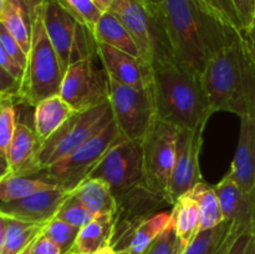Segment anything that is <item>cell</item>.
<instances>
[{"label": "cell", "instance_id": "44dd1931", "mask_svg": "<svg viewBox=\"0 0 255 254\" xmlns=\"http://www.w3.org/2000/svg\"><path fill=\"white\" fill-rule=\"evenodd\" d=\"M92 34L97 44L109 45L127 54L143 59L141 49L132 35L112 12L105 11L102 14L92 29Z\"/></svg>", "mask_w": 255, "mask_h": 254}, {"label": "cell", "instance_id": "e575fe53", "mask_svg": "<svg viewBox=\"0 0 255 254\" xmlns=\"http://www.w3.org/2000/svg\"><path fill=\"white\" fill-rule=\"evenodd\" d=\"M61 1L82 24L89 26L91 31L104 14V11L97 6L94 0H61Z\"/></svg>", "mask_w": 255, "mask_h": 254}, {"label": "cell", "instance_id": "5b68a950", "mask_svg": "<svg viewBox=\"0 0 255 254\" xmlns=\"http://www.w3.org/2000/svg\"><path fill=\"white\" fill-rule=\"evenodd\" d=\"M42 20L64 74L75 62L97 57V42L91 29L82 24L61 0H45Z\"/></svg>", "mask_w": 255, "mask_h": 254}, {"label": "cell", "instance_id": "db71d44e", "mask_svg": "<svg viewBox=\"0 0 255 254\" xmlns=\"http://www.w3.org/2000/svg\"><path fill=\"white\" fill-rule=\"evenodd\" d=\"M65 254H74V253H71V252H69V253H65Z\"/></svg>", "mask_w": 255, "mask_h": 254}, {"label": "cell", "instance_id": "7a4b0ae2", "mask_svg": "<svg viewBox=\"0 0 255 254\" xmlns=\"http://www.w3.org/2000/svg\"><path fill=\"white\" fill-rule=\"evenodd\" d=\"M199 77L213 114L255 115V66L243 32L211 57Z\"/></svg>", "mask_w": 255, "mask_h": 254}, {"label": "cell", "instance_id": "8992f818", "mask_svg": "<svg viewBox=\"0 0 255 254\" xmlns=\"http://www.w3.org/2000/svg\"><path fill=\"white\" fill-rule=\"evenodd\" d=\"M125 139L116 122L112 121L61 161L36 174L49 183L74 192L101 163L107 152Z\"/></svg>", "mask_w": 255, "mask_h": 254}, {"label": "cell", "instance_id": "9a60e30c", "mask_svg": "<svg viewBox=\"0 0 255 254\" xmlns=\"http://www.w3.org/2000/svg\"><path fill=\"white\" fill-rule=\"evenodd\" d=\"M70 194L71 192L66 189L57 186L51 187L17 201L7 203L0 202V214L27 223L46 224L55 218L61 204Z\"/></svg>", "mask_w": 255, "mask_h": 254}, {"label": "cell", "instance_id": "ee69618b", "mask_svg": "<svg viewBox=\"0 0 255 254\" xmlns=\"http://www.w3.org/2000/svg\"><path fill=\"white\" fill-rule=\"evenodd\" d=\"M242 32H243L244 42H246V47L247 50H248V54L255 66V19L254 21L252 22L251 26Z\"/></svg>", "mask_w": 255, "mask_h": 254}, {"label": "cell", "instance_id": "4316f807", "mask_svg": "<svg viewBox=\"0 0 255 254\" xmlns=\"http://www.w3.org/2000/svg\"><path fill=\"white\" fill-rule=\"evenodd\" d=\"M51 187L56 186L37 176H20L9 172L0 178V202L17 201Z\"/></svg>", "mask_w": 255, "mask_h": 254}, {"label": "cell", "instance_id": "d6986e66", "mask_svg": "<svg viewBox=\"0 0 255 254\" xmlns=\"http://www.w3.org/2000/svg\"><path fill=\"white\" fill-rule=\"evenodd\" d=\"M39 147L40 141L34 128L22 122H16L6 154L10 172L20 176H35Z\"/></svg>", "mask_w": 255, "mask_h": 254}, {"label": "cell", "instance_id": "d4e9b609", "mask_svg": "<svg viewBox=\"0 0 255 254\" xmlns=\"http://www.w3.org/2000/svg\"><path fill=\"white\" fill-rule=\"evenodd\" d=\"M172 221L182 247L186 248L201 232L198 204L189 196L188 192L179 197L172 207Z\"/></svg>", "mask_w": 255, "mask_h": 254}, {"label": "cell", "instance_id": "f907efd6", "mask_svg": "<svg viewBox=\"0 0 255 254\" xmlns=\"http://www.w3.org/2000/svg\"><path fill=\"white\" fill-rule=\"evenodd\" d=\"M20 254H32L31 253V244H30V246H27L26 249H24V251H22Z\"/></svg>", "mask_w": 255, "mask_h": 254}, {"label": "cell", "instance_id": "681fc988", "mask_svg": "<svg viewBox=\"0 0 255 254\" xmlns=\"http://www.w3.org/2000/svg\"><path fill=\"white\" fill-rule=\"evenodd\" d=\"M5 1H6V0H0V19H1L2 10H4V6H5Z\"/></svg>", "mask_w": 255, "mask_h": 254}, {"label": "cell", "instance_id": "d590c367", "mask_svg": "<svg viewBox=\"0 0 255 254\" xmlns=\"http://www.w3.org/2000/svg\"><path fill=\"white\" fill-rule=\"evenodd\" d=\"M207 9L229 26L242 31V25L232 0H201Z\"/></svg>", "mask_w": 255, "mask_h": 254}, {"label": "cell", "instance_id": "7dc6e473", "mask_svg": "<svg viewBox=\"0 0 255 254\" xmlns=\"http://www.w3.org/2000/svg\"><path fill=\"white\" fill-rule=\"evenodd\" d=\"M97 4V6L102 10V11H107L110 9V5H111L112 0H94Z\"/></svg>", "mask_w": 255, "mask_h": 254}, {"label": "cell", "instance_id": "f35d334b", "mask_svg": "<svg viewBox=\"0 0 255 254\" xmlns=\"http://www.w3.org/2000/svg\"><path fill=\"white\" fill-rule=\"evenodd\" d=\"M20 81L0 65V99H12L16 101Z\"/></svg>", "mask_w": 255, "mask_h": 254}, {"label": "cell", "instance_id": "bcb514c9", "mask_svg": "<svg viewBox=\"0 0 255 254\" xmlns=\"http://www.w3.org/2000/svg\"><path fill=\"white\" fill-rule=\"evenodd\" d=\"M10 172L9 169V164H7V161L6 158H2V157H0V178L1 177H4L5 174H7Z\"/></svg>", "mask_w": 255, "mask_h": 254}, {"label": "cell", "instance_id": "816d5d0a", "mask_svg": "<svg viewBox=\"0 0 255 254\" xmlns=\"http://www.w3.org/2000/svg\"><path fill=\"white\" fill-rule=\"evenodd\" d=\"M112 254H129V252L127 249H121V251H114Z\"/></svg>", "mask_w": 255, "mask_h": 254}, {"label": "cell", "instance_id": "f1b7e54d", "mask_svg": "<svg viewBox=\"0 0 255 254\" xmlns=\"http://www.w3.org/2000/svg\"><path fill=\"white\" fill-rule=\"evenodd\" d=\"M45 224L27 223V222L17 221L9 218L6 238H5L4 248L1 254H20L27 246L40 236Z\"/></svg>", "mask_w": 255, "mask_h": 254}, {"label": "cell", "instance_id": "30bf717a", "mask_svg": "<svg viewBox=\"0 0 255 254\" xmlns=\"http://www.w3.org/2000/svg\"><path fill=\"white\" fill-rule=\"evenodd\" d=\"M109 101L114 121L125 138L142 141L157 119L152 87L136 89L110 79Z\"/></svg>", "mask_w": 255, "mask_h": 254}, {"label": "cell", "instance_id": "2e32d148", "mask_svg": "<svg viewBox=\"0 0 255 254\" xmlns=\"http://www.w3.org/2000/svg\"><path fill=\"white\" fill-rule=\"evenodd\" d=\"M97 57L110 79L136 89L151 86L152 65L109 45L97 44Z\"/></svg>", "mask_w": 255, "mask_h": 254}, {"label": "cell", "instance_id": "836d02e7", "mask_svg": "<svg viewBox=\"0 0 255 254\" xmlns=\"http://www.w3.org/2000/svg\"><path fill=\"white\" fill-rule=\"evenodd\" d=\"M183 249L171 218L167 228L154 239L153 243L146 249L143 254H182Z\"/></svg>", "mask_w": 255, "mask_h": 254}, {"label": "cell", "instance_id": "ffe728a7", "mask_svg": "<svg viewBox=\"0 0 255 254\" xmlns=\"http://www.w3.org/2000/svg\"><path fill=\"white\" fill-rule=\"evenodd\" d=\"M243 231L246 229L226 219L214 228L199 232L182 254H226L233 239Z\"/></svg>", "mask_w": 255, "mask_h": 254}, {"label": "cell", "instance_id": "6da1fadb", "mask_svg": "<svg viewBox=\"0 0 255 254\" xmlns=\"http://www.w3.org/2000/svg\"><path fill=\"white\" fill-rule=\"evenodd\" d=\"M159 10L172 57L197 75L242 32L218 19L201 0H163Z\"/></svg>", "mask_w": 255, "mask_h": 254}, {"label": "cell", "instance_id": "ac0fdd59", "mask_svg": "<svg viewBox=\"0 0 255 254\" xmlns=\"http://www.w3.org/2000/svg\"><path fill=\"white\" fill-rule=\"evenodd\" d=\"M214 187L224 218L255 233V197L244 193L228 173Z\"/></svg>", "mask_w": 255, "mask_h": 254}, {"label": "cell", "instance_id": "484cf974", "mask_svg": "<svg viewBox=\"0 0 255 254\" xmlns=\"http://www.w3.org/2000/svg\"><path fill=\"white\" fill-rule=\"evenodd\" d=\"M188 193L198 204L199 217H201L199 231L212 229L226 221L221 202L213 186L202 181L197 183Z\"/></svg>", "mask_w": 255, "mask_h": 254}, {"label": "cell", "instance_id": "8fae6325", "mask_svg": "<svg viewBox=\"0 0 255 254\" xmlns=\"http://www.w3.org/2000/svg\"><path fill=\"white\" fill-rule=\"evenodd\" d=\"M178 128L156 119L142 138L143 182L167 196V187L173 171Z\"/></svg>", "mask_w": 255, "mask_h": 254}, {"label": "cell", "instance_id": "60d3db41", "mask_svg": "<svg viewBox=\"0 0 255 254\" xmlns=\"http://www.w3.org/2000/svg\"><path fill=\"white\" fill-rule=\"evenodd\" d=\"M31 253L32 254H62L61 249L57 244L46 236H44L41 232L40 236L35 238V241L31 243Z\"/></svg>", "mask_w": 255, "mask_h": 254}, {"label": "cell", "instance_id": "3957f363", "mask_svg": "<svg viewBox=\"0 0 255 254\" xmlns=\"http://www.w3.org/2000/svg\"><path fill=\"white\" fill-rule=\"evenodd\" d=\"M152 92L156 117L178 129L207 126L213 115L199 75L173 59L152 62Z\"/></svg>", "mask_w": 255, "mask_h": 254}, {"label": "cell", "instance_id": "f546056e", "mask_svg": "<svg viewBox=\"0 0 255 254\" xmlns=\"http://www.w3.org/2000/svg\"><path fill=\"white\" fill-rule=\"evenodd\" d=\"M0 21L5 25L11 36L19 42L25 52H29L31 45V22L26 19L24 12L10 1H5Z\"/></svg>", "mask_w": 255, "mask_h": 254}, {"label": "cell", "instance_id": "f6af8a7d", "mask_svg": "<svg viewBox=\"0 0 255 254\" xmlns=\"http://www.w3.org/2000/svg\"><path fill=\"white\" fill-rule=\"evenodd\" d=\"M7 227H9V218L5 216H2V214H0V254H1L2 248H4Z\"/></svg>", "mask_w": 255, "mask_h": 254}, {"label": "cell", "instance_id": "83f0119b", "mask_svg": "<svg viewBox=\"0 0 255 254\" xmlns=\"http://www.w3.org/2000/svg\"><path fill=\"white\" fill-rule=\"evenodd\" d=\"M172 218L171 211H162L141 224L131 237L127 251L129 254H143L154 239L167 228Z\"/></svg>", "mask_w": 255, "mask_h": 254}, {"label": "cell", "instance_id": "603a6c76", "mask_svg": "<svg viewBox=\"0 0 255 254\" xmlns=\"http://www.w3.org/2000/svg\"><path fill=\"white\" fill-rule=\"evenodd\" d=\"M92 218L114 214L116 212V198L110 187L102 179L87 178L74 191Z\"/></svg>", "mask_w": 255, "mask_h": 254}, {"label": "cell", "instance_id": "1f68e13d", "mask_svg": "<svg viewBox=\"0 0 255 254\" xmlns=\"http://www.w3.org/2000/svg\"><path fill=\"white\" fill-rule=\"evenodd\" d=\"M16 122L15 100L0 99V157L2 158H6Z\"/></svg>", "mask_w": 255, "mask_h": 254}, {"label": "cell", "instance_id": "f5cc1de1", "mask_svg": "<svg viewBox=\"0 0 255 254\" xmlns=\"http://www.w3.org/2000/svg\"><path fill=\"white\" fill-rule=\"evenodd\" d=\"M147 2H151V4H154V5H159V4H162V1H163V0H146Z\"/></svg>", "mask_w": 255, "mask_h": 254}, {"label": "cell", "instance_id": "c3c4849f", "mask_svg": "<svg viewBox=\"0 0 255 254\" xmlns=\"http://www.w3.org/2000/svg\"><path fill=\"white\" fill-rule=\"evenodd\" d=\"M112 253H114V249H112V247L109 244V246L104 247V248H101L100 251H97L96 253L94 254H112Z\"/></svg>", "mask_w": 255, "mask_h": 254}, {"label": "cell", "instance_id": "d6a6232c", "mask_svg": "<svg viewBox=\"0 0 255 254\" xmlns=\"http://www.w3.org/2000/svg\"><path fill=\"white\" fill-rule=\"evenodd\" d=\"M55 218L61 219V221L77 227V228H82L94 219L91 214L85 209V207L82 206V203L74 192H71V194L65 199L64 203L57 211Z\"/></svg>", "mask_w": 255, "mask_h": 254}, {"label": "cell", "instance_id": "52a82bcc", "mask_svg": "<svg viewBox=\"0 0 255 254\" xmlns=\"http://www.w3.org/2000/svg\"><path fill=\"white\" fill-rule=\"evenodd\" d=\"M112 121L110 101L87 111H75L55 133L40 143L36 154V174L76 151Z\"/></svg>", "mask_w": 255, "mask_h": 254}, {"label": "cell", "instance_id": "b9f144b4", "mask_svg": "<svg viewBox=\"0 0 255 254\" xmlns=\"http://www.w3.org/2000/svg\"><path fill=\"white\" fill-rule=\"evenodd\" d=\"M0 65H1L9 74H11L15 79L19 80L20 85H21L22 76H24V70L12 60V57L10 56L9 52L5 50V47L2 46L1 42H0Z\"/></svg>", "mask_w": 255, "mask_h": 254}, {"label": "cell", "instance_id": "8d00e7d4", "mask_svg": "<svg viewBox=\"0 0 255 254\" xmlns=\"http://www.w3.org/2000/svg\"><path fill=\"white\" fill-rule=\"evenodd\" d=\"M0 42H1L2 46L5 47V50L9 52L10 56L12 57V60H14L22 70H25L27 61L26 52L21 49L19 42H17L16 40L11 36V34L7 31V29L5 27V25L2 24V21H0Z\"/></svg>", "mask_w": 255, "mask_h": 254}, {"label": "cell", "instance_id": "ba28073f", "mask_svg": "<svg viewBox=\"0 0 255 254\" xmlns=\"http://www.w3.org/2000/svg\"><path fill=\"white\" fill-rule=\"evenodd\" d=\"M107 11L112 12L128 30L147 62L152 65L156 60L173 59L167 42L159 5L146 0H112Z\"/></svg>", "mask_w": 255, "mask_h": 254}, {"label": "cell", "instance_id": "4fadbf2b", "mask_svg": "<svg viewBox=\"0 0 255 254\" xmlns=\"http://www.w3.org/2000/svg\"><path fill=\"white\" fill-rule=\"evenodd\" d=\"M89 178L102 179L115 197L141 183L143 181L142 142L125 138L115 144Z\"/></svg>", "mask_w": 255, "mask_h": 254}, {"label": "cell", "instance_id": "5bb4252c", "mask_svg": "<svg viewBox=\"0 0 255 254\" xmlns=\"http://www.w3.org/2000/svg\"><path fill=\"white\" fill-rule=\"evenodd\" d=\"M204 128L206 126H201L196 129H178L176 159L167 187V197L172 206L179 197L203 181L199 158L203 147Z\"/></svg>", "mask_w": 255, "mask_h": 254}, {"label": "cell", "instance_id": "277c9868", "mask_svg": "<svg viewBox=\"0 0 255 254\" xmlns=\"http://www.w3.org/2000/svg\"><path fill=\"white\" fill-rule=\"evenodd\" d=\"M64 79L60 60L42 20V5L31 19V45L16 102L35 107L40 101L59 95Z\"/></svg>", "mask_w": 255, "mask_h": 254}, {"label": "cell", "instance_id": "7c38bea8", "mask_svg": "<svg viewBox=\"0 0 255 254\" xmlns=\"http://www.w3.org/2000/svg\"><path fill=\"white\" fill-rule=\"evenodd\" d=\"M96 59L99 57L75 62L65 71L59 95L74 111H87L109 101V75L104 67L96 66Z\"/></svg>", "mask_w": 255, "mask_h": 254}, {"label": "cell", "instance_id": "cb8c5ba5", "mask_svg": "<svg viewBox=\"0 0 255 254\" xmlns=\"http://www.w3.org/2000/svg\"><path fill=\"white\" fill-rule=\"evenodd\" d=\"M114 214L97 217L80 228L77 238L71 248L74 254H94L104 247L109 246L111 241Z\"/></svg>", "mask_w": 255, "mask_h": 254}, {"label": "cell", "instance_id": "e0dca14e", "mask_svg": "<svg viewBox=\"0 0 255 254\" xmlns=\"http://www.w3.org/2000/svg\"><path fill=\"white\" fill-rule=\"evenodd\" d=\"M228 174L244 193L255 197V115L241 117L238 147Z\"/></svg>", "mask_w": 255, "mask_h": 254}, {"label": "cell", "instance_id": "74e56055", "mask_svg": "<svg viewBox=\"0 0 255 254\" xmlns=\"http://www.w3.org/2000/svg\"><path fill=\"white\" fill-rule=\"evenodd\" d=\"M226 254H255V233L243 231L233 239Z\"/></svg>", "mask_w": 255, "mask_h": 254}, {"label": "cell", "instance_id": "7402d4cb", "mask_svg": "<svg viewBox=\"0 0 255 254\" xmlns=\"http://www.w3.org/2000/svg\"><path fill=\"white\" fill-rule=\"evenodd\" d=\"M34 131L40 143L49 138L74 114V110L60 97L50 96L34 107Z\"/></svg>", "mask_w": 255, "mask_h": 254}, {"label": "cell", "instance_id": "ab89813d", "mask_svg": "<svg viewBox=\"0 0 255 254\" xmlns=\"http://www.w3.org/2000/svg\"><path fill=\"white\" fill-rule=\"evenodd\" d=\"M242 25V31L248 29L255 19V0H232Z\"/></svg>", "mask_w": 255, "mask_h": 254}, {"label": "cell", "instance_id": "7bdbcfd3", "mask_svg": "<svg viewBox=\"0 0 255 254\" xmlns=\"http://www.w3.org/2000/svg\"><path fill=\"white\" fill-rule=\"evenodd\" d=\"M7 1L16 5V6L24 12L26 19L31 22L32 16H34V14L36 12V10L44 4L45 0H7Z\"/></svg>", "mask_w": 255, "mask_h": 254}, {"label": "cell", "instance_id": "4dcf8cb0", "mask_svg": "<svg viewBox=\"0 0 255 254\" xmlns=\"http://www.w3.org/2000/svg\"><path fill=\"white\" fill-rule=\"evenodd\" d=\"M79 232L80 228L57 218H52L51 221L47 222L42 229V234L51 239L55 244H57L62 254L69 253L71 251Z\"/></svg>", "mask_w": 255, "mask_h": 254}, {"label": "cell", "instance_id": "9c48e42d", "mask_svg": "<svg viewBox=\"0 0 255 254\" xmlns=\"http://www.w3.org/2000/svg\"><path fill=\"white\" fill-rule=\"evenodd\" d=\"M116 198L110 246L114 251L127 249L134 231L154 214L173 207L164 193L149 188L143 181Z\"/></svg>", "mask_w": 255, "mask_h": 254}]
</instances>
